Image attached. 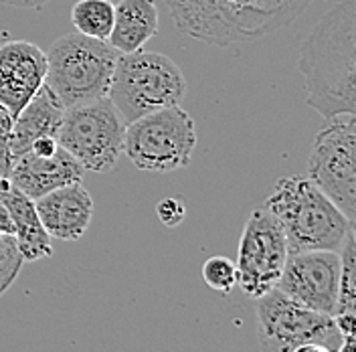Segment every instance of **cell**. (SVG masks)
I'll use <instances>...</instances> for the list:
<instances>
[{"mask_svg": "<svg viewBox=\"0 0 356 352\" xmlns=\"http://www.w3.org/2000/svg\"><path fill=\"white\" fill-rule=\"evenodd\" d=\"M298 69L324 120L356 115V0H338L304 39Z\"/></svg>", "mask_w": 356, "mask_h": 352, "instance_id": "6da1fadb", "label": "cell"}, {"mask_svg": "<svg viewBox=\"0 0 356 352\" xmlns=\"http://www.w3.org/2000/svg\"><path fill=\"white\" fill-rule=\"evenodd\" d=\"M314 0H164L175 26L202 43H251L296 21Z\"/></svg>", "mask_w": 356, "mask_h": 352, "instance_id": "7a4b0ae2", "label": "cell"}, {"mask_svg": "<svg viewBox=\"0 0 356 352\" xmlns=\"http://www.w3.org/2000/svg\"><path fill=\"white\" fill-rule=\"evenodd\" d=\"M266 209L280 223L289 253L340 251L350 231V221L308 176L280 178Z\"/></svg>", "mask_w": 356, "mask_h": 352, "instance_id": "3957f363", "label": "cell"}, {"mask_svg": "<svg viewBox=\"0 0 356 352\" xmlns=\"http://www.w3.org/2000/svg\"><path fill=\"white\" fill-rule=\"evenodd\" d=\"M120 53L108 41L69 33L47 51L44 86L65 108L108 97Z\"/></svg>", "mask_w": 356, "mask_h": 352, "instance_id": "277c9868", "label": "cell"}, {"mask_svg": "<svg viewBox=\"0 0 356 352\" xmlns=\"http://www.w3.org/2000/svg\"><path fill=\"white\" fill-rule=\"evenodd\" d=\"M184 93L186 79L180 67L162 53L140 49L120 55L108 97L130 124L152 111L180 106Z\"/></svg>", "mask_w": 356, "mask_h": 352, "instance_id": "5b68a950", "label": "cell"}, {"mask_svg": "<svg viewBox=\"0 0 356 352\" xmlns=\"http://www.w3.org/2000/svg\"><path fill=\"white\" fill-rule=\"evenodd\" d=\"M195 146V120L180 106L152 111L126 124L124 154L144 173L166 175L188 166Z\"/></svg>", "mask_w": 356, "mask_h": 352, "instance_id": "8992f818", "label": "cell"}, {"mask_svg": "<svg viewBox=\"0 0 356 352\" xmlns=\"http://www.w3.org/2000/svg\"><path fill=\"white\" fill-rule=\"evenodd\" d=\"M126 122L111 104L102 97L89 104L67 108L57 142L73 156L83 170L110 173L124 154Z\"/></svg>", "mask_w": 356, "mask_h": 352, "instance_id": "52a82bcc", "label": "cell"}, {"mask_svg": "<svg viewBox=\"0 0 356 352\" xmlns=\"http://www.w3.org/2000/svg\"><path fill=\"white\" fill-rule=\"evenodd\" d=\"M255 314L264 352H291L302 344H322L336 352L342 342L332 316L302 306L277 287L257 298Z\"/></svg>", "mask_w": 356, "mask_h": 352, "instance_id": "ba28073f", "label": "cell"}, {"mask_svg": "<svg viewBox=\"0 0 356 352\" xmlns=\"http://www.w3.org/2000/svg\"><path fill=\"white\" fill-rule=\"evenodd\" d=\"M308 178L356 223V115H336L316 134Z\"/></svg>", "mask_w": 356, "mask_h": 352, "instance_id": "9c48e42d", "label": "cell"}, {"mask_svg": "<svg viewBox=\"0 0 356 352\" xmlns=\"http://www.w3.org/2000/svg\"><path fill=\"white\" fill-rule=\"evenodd\" d=\"M288 241L267 209L251 211L239 239L237 286L253 300L277 286L288 259Z\"/></svg>", "mask_w": 356, "mask_h": 352, "instance_id": "30bf717a", "label": "cell"}, {"mask_svg": "<svg viewBox=\"0 0 356 352\" xmlns=\"http://www.w3.org/2000/svg\"><path fill=\"white\" fill-rule=\"evenodd\" d=\"M277 289L306 308L326 316L338 312L340 253L338 251H298L289 253Z\"/></svg>", "mask_w": 356, "mask_h": 352, "instance_id": "8fae6325", "label": "cell"}, {"mask_svg": "<svg viewBox=\"0 0 356 352\" xmlns=\"http://www.w3.org/2000/svg\"><path fill=\"white\" fill-rule=\"evenodd\" d=\"M47 53L29 41H0V106L15 118L44 86Z\"/></svg>", "mask_w": 356, "mask_h": 352, "instance_id": "7c38bea8", "label": "cell"}, {"mask_svg": "<svg viewBox=\"0 0 356 352\" xmlns=\"http://www.w3.org/2000/svg\"><path fill=\"white\" fill-rule=\"evenodd\" d=\"M83 168L81 164L59 144L57 152L43 156L26 150L10 168V182L29 198L37 200L51 191H57L71 182H81Z\"/></svg>", "mask_w": 356, "mask_h": 352, "instance_id": "4fadbf2b", "label": "cell"}, {"mask_svg": "<svg viewBox=\"0 0 356 352\" xmlns=\"http://www.w3.org/2000/svg\"><path fill=\"white\" fill-rule=\"evenodd\" d=\"M39 219L51 239L77 241L93 217V198L81 182H71L35 200Z\"/></svg>", "mask_w": 356, "mask_h": 352, "instance_id": "5bb4252c", "label": "cell"}, {"mask_svg": "<svg viewBox=\"0 0 356 352\" xmlns=\"http://www.w3.org/2000/svg\"><path fill=\"white\" fill-rule=\"evenodd\" d=\"M65 106L59 97L43 86L37 95L19 111L13 126V162L24 154L35 140L39 138H57L59 128L63 124Z\"/></svg>", "mask_w": 356, "mask_h": 352, "instance_id": "9a60e30c", "label": "cell"}, {"mask_svg": "<svg viewBox=\"0 0 356 352\" xmlns=\"http://www.w3.org/2000/svg\"><path fill=\"white\" fill-rule=\"evenodd\" d=\"M0 200L6 207L13 225H15V239L19 245L24 262H39L53 255L51 235L47 233L43 223L39 219L35 200L29 198L13 184L0 193Z\"/></svg>", "mask_w": 356, "mask_h": 352, "instance_id": "2e32d148", "label": "cell"}, {"mask_svg": "<svg viewBox=\"0 0 356 352\" xmlns=\"http://www.w3.org/2000/svg\"><path fill=\"white\" fill-rule=\"evenodd\" d=\"M158 33L156 0H120L108 43L120 53H134L154 39Z\"/></svg>", "mask_w": 356, "mask_h": 352, "instance_id": "e0dca14e", "label": "cell"}, {"mask_svg": "<svg viewBox=\"0 0 356 352\" xmlns=\"http://www.w3.org/2000/svg\"><path fill=\"white\" fill-rule=\"evenodd\" d=\"M115 4L111 0H77L71 8V22L77 33L108 41L113 29Z\"/></svg>", "mask_w": 356, "mask_h": 352, "instance_id": "ac0fdd59", "label": "cell"}, {"mask_svg": "<svg viewBox=\"0 0 356 352\" xmlns=\"http://www.w3.org/2000/svg\"><path fill=\"white\" fill-rule=\"evenodd\" d=\"M340 287H338V312L356 314V243L348 231L340 247Z\"/></svg>", "mask_w": 356, "mask_h": 352, "instance_id": "d6986e66", "label": "cell"}, {"mask_svg": "<svg viewBox=\"0 0 356 352\" xmlns=\"http://www.w3.org/2000/svg\"><path fill=\"white\" fill-rule=\"evenodd\" d=\"M202 280L207 286L219 294H231L239 280L237 264L222 255L209 257L202 265Z\"/></svg>", "mask_w": 356, "mask_h": 352, "instance_id": "ffe728a7", "label": "cell"}, {"mask_svg": "<svg viewBox=\"0 0 356 352\" xmlns=\"http://www.w3.org/2000/svg\"><path fill=\"white\" fill-rule=\"evenodd\" d=\"M24 259L15 235H0V296L15 284Z\"/></svg>", "mask_w": 356, "mask_h": 352, "instance_id": "44dd1931", "label": "cell"}, {"mask_svg": "<svg viewBox=\"0 0 356 352\" xmlns=\"http://www.w3.org/2000/svg\"><path fill=\"white\" fill-rule=\"evenodd\" d=\"M13 126L15 115L0 106V182L10 180L13 168Z\"/></svg>", "mask_w": 356, "mask_h": 352, "instance_id": "7402d4cb", "label": "cell"}, {"mask_svg": "<svg viewBox=\"0 0 356 352\" xmlns=\"http://www.w3.org/2000/svg\"><path fill=\"white\" fill-rule=\"evenodd\" d=\"M158 219L162 221L166 227H178L184 217H186V205L182 202V198H164L158 202L156 207Z\"/></svg>", "mask_w": 356, "mask_h": 352, "instance_id": "603a6c76", "label": "cell"}, {"mask_svg": "<svg viewBox=\"0 0 356 352\" xmlns=\"http://www.w3.org/2000/svg\"><path fill=\"white\" fill-rule=\"evenodd\" d=\"M336 328L342 338H353L356 340V314L355 312H340L334 316Z\"/></svg>", "mask_w": 356, "mask_h": 352, "instance_id": "cb8c5ba5", "label": "cell"}, {"mask_svg": "<svg viewBox=\"0 0 356 352\" xmlns=\"http://www.w3.org/2000/svg\"><path fill=\"white\" fill-rule=\"evenodd\" d=\"M49 2L53 0H0V4H6V6H15V8H43Z\"/></svg>", "mask_w": 356, "mask_h": 352, "instance_id": "d4e9b609", "label": "cell"}, {"mask_svg": "<svg viewBox=\"0 0 356 352\" xmlns=\"http://www.w3.org/2000/svg\"><path fill=\"white\" fill-rule=\"evenodd\" d=\"M0 235H15V225L2 200H0Z\"/></svg>", "mask_w": 356, "mask_h": 352, "instance_id": "484cf974", "label": "cell"}, {"mask_svg": "<svg viewBox=\"0 0 356 352\" xmlns=\"http://www.w3.org/2000/svg\"><path fill=\"white\" fill-rule=\"evenodd\" d=\"M291 352H332L330 349L322 346V344H302L298 349H293Z\"/></svg>", "mask_w": 356, "mask_h": 352, "instance_id": "4316f807", "label": "cell"}, {"mask_svg": "<svg viewBox=\"0 0 356 352\" xmlns=\"http://www.w3.org/2000/svg\"><path fill=\"white\" fill-rule=\"evenodd\" d=\"M336 352H356V340H353V338H342V342L336 349Z\"/></svg>", "mask_w": 356, "mask_h": 352, "instance_id": "83f0119b", "label": "cell"}, {"mask_svg": "<svg viewBox=\"0 0 356 352\" xmlns=\"http://www.w3.org/2000/svg\"><path fill=\"white\" fill-rule=\"evenodd\" d=\"M350 233H353V237H355V243H356V223L350 225Z\"/></svg>", "mask_w": 356, "mask_h": 352, "instance_id": "f1b7e54d", "label": "cell"}]
</instances>
